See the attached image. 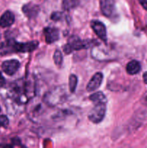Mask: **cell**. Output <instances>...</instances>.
Segmentation results:
<instances>
[{
	"label": "cell",
	"instance_id": "cell-1",
	"mask_svg": "<svg viewBox=\"0 0 147 148\" xmlns=\"http://www.w3.org/2000/svg\"><path fill=\"white\" fill-rule=\"evenodd\" d=\"M35 83L33 79H20L13 84L11 97L18 104H25L35 95Z\"/></svg>",
	"mask_w": 147,
	"mask_h": 148
},
{
	"label": "cell",
	"instance_id": "cell-2",
	"mask_svg": "<svg viewBox=\"0 0 147 148\" xmlns=\"http://www.w3.org/2000/svg\"><path fill=\"white\" fill-rule=\"evenodd\" d=\"M89 100L92 101L94 107L89 111L88 118L94 124H99L105 116L107 98L103 92H97L89 96Z\"/></svg>",
	"mask_w": 147,
	"mask_h": 148
},
{
	"label": "cell",
	"instance_id": "cell-3",
	"mask_svg": "<svg viewBox=\"0 0 147 148\" xmlns=\"http://www.w3.org/2000/svg\"><path fill=\"white\" fill-rule=\"evenodd\" d=\"M66 98V92L63 86H59L53 88L46 93L44 98L46 103L48 106H54L62 103Z\"/></svg>",
	"mask_w": 147,
	"mask_h": 148
},
{
	"label": "cell",
	"instance_id": "cell-4",
	"mask_svg": "<svg viewBox=\"0 0 147 148\" xmlns=\"http://www.w3.org/2000/svg\"><path fill=\"white\" fill-rule=\"evenodd\" d=\"M39 43L37 40L25 42V43H18L14 40H12L7 43V47L14 52H30L35 50L38 46Z\"/></svg>",
	"mask_w": 147,
	"mask_h": 148
},
{
	"label": "cell",
	"instance_id": "cell-5",
	"mask_svg": "<svg viewBox=\"0 0 147 148\" xmlns=\"http://www.w3.org/2000/svg\"><path fill=\"white\" fill-rule=\"evenodd\" d=\"M89 43H86L84 40H81L80 38L76 36H73L69 39L68 43L63 46V51L66 53H71L73 51L81 50V49H85L87 47Z\"/></svg>",
	"mask_w": 147,
	"mask_h": 148
},
{
	"label": "cell",
	"instance_id": "cell-6",
	"mask_svg": "<svg viewBox=\"0 0 147 148\" xmlns=\"http://www.w3.org/2000/svg\"><path fill=\"white\" fill-rule=\"evenodd\" d=\"M99 6L101 12L105 17L111 18L115 15V0H99Z\"/></svg>",
	"mask_w": 147,
	"mask_h": 148
},
{
	"label": "cell",
	"instance_id": "cell-7",
	"mask_svg": "<svg viewBox=\"0 0 147 148\" xmlns=\"http://www.w3.org/2000/svg\"><path fill=\"white\" fill-rule=\"evenodd\" d=\"M90 25L95 34L103 41H107V30L105 25L98 20H92Z\"/></svg>",
	"mask_w": 147,
	"mask_h": 148
},
{
	"label": "cell",
	"instance_id": "cell-8",
	"mask_svg": "<svg viewBox=\"0 0 147 148\" xmlns=\"http://www.w3.org/2000/svg\"><path fill=\"white\" fill-rule=\"evenodd\" d=\"M20 66V63L18 60L11 59V60H7L3 62L1 64V68L7 75H13L18 70Z\"/></svg>",
	"mask_w": 147,
	"mask_h": 148
},
{
	"label": "cell",
	"instance_id": "cell-9",
	"mask_svg": "<svg viewBox=\"0 0 147 148\" xmlns=\"http://www.w3.org/2000/svg\"><path fill=\"white\" fill-rule=\"evenodd\" d=\"M103 79V75L101 72H97L92 76L86 86V90L88 92H93L100 87Z\"/></svg>",
	"mask_w": 147,
	"mask_h": 148
},
{
	"label": "cell",
	"instance_id": "cell-10",
	"mask_svg": "<svg viewBox=\"0 0 147 148\" xmlns=\"http://www.w3.org/2000/svg\"><path fill=\"white\" fill-rule=\"evenodd\" d=\"M44 35L46 41L48 43H53L59 40V31L55 27H47L44 29Z\"/></svg>",
	"mask_w": 147,
	"mask_h": 148
},
{
	"label": "cell",
	"instance_id": "cell-11",
	"mask_svg": "<svg viewBox=\"0 0 147 148\" xmlns=\"http://www.w3.org/2000/svg\"><path fill=\"white\" fill-rule=\"evenodd\" d=\"M14 15L11 11H6L0 17V26L2 27H10L14 23Z\"/></svg>",
	"mask_w": 147,
	"mask_h": 148
},
{
	"label": "cell",
	"instance_id": "cell-12",
	"mask_svg": "<svg viewBox=\"0 0 147 148\" xmlns=\"http://www.w3.org/2000/svg\"><path fill=\"white\" fill-rule=\"evenodd\" d=\"M22 11L26 16L30 18L35 17L39 12V7L37 5L33 4H27L23 6Z\"/></svg>",
	"mask_w": 147,
	"mask_h": 148
},
{
	"label": "cell",
	"instance_id": "cell-13",
	"mask_svg": "<svg viewBox=\"0 0 147 148\" xmlns=\"http://www.w3.org/2000/svg\"><path fill=\"white\" fill-rule=\"evenodd\" d=\"M141 66L139 62L136 60H132L128 62L126 65L127 73L131 75H134L138 74L141 71Z\"/></svg>",
	"mask_w": 147,
	"mask_h": 148
},
{
	"label": "cell",
	"instance_id": "cell-14",
	"mask_svg": "<svg viewBox=\"0 0 147 148\" xmlns=\"http://www.w3.org/2000/svg\"><path fill=\"white\" fill-rule=\"evenodd\" d=\"M78 79L75 75H70L69 79V89L71 92H74L77 86Z\"/></svg>",
	"mask_w": 147,
	"mask_h": 148
},
{
	"label": "cell",
	"instance_id": "cell-15",
	"mask_svg": "<svg viewBox=\"0 0 147 148\" xmlns=\"http://www.w3.org/2000/svg\"><path fill=\"white\" fill-rule=\"evenodd\" d=\"M53 60H54L55 64L57 66H61L63 62V56H62V53L61 51L56 50L54 52L53 54Z\"/></svg>",
	"mask_w": 147,
	"mask_h": 148
},
{
	"label": "cell",
	"instance_id": "cell-16",
	"mask_svg": "<svg viewBox=\"0 0 147 148\" xmlns=\"http://www.w3.org/2000/svg\"><path fill=\"white\" fill-rule=\"evenodd\" d=\"M9 124V119L6 116H0V128L1 127H7Z\"/></svg>",
	"mask_w": 147,
	"mask_h": 148
},
{
	"label": "cell",
	"instance_id": "cell-17",
	"mask_svg": "<svg viewBox=\"0 0 147 148\" xmlns=\"http://www.w3.org/2000/svg\"><path fill=\"white\" fill-rule=\"evenodd\" d=\"M75 4H77V0H65L63 2V6L65 8L73 7Z\"/></svg>",
	"mask_w": 147,
	"mask_h": 148
},
{
	"label": "cell",
	"instance_id": "cell-18",
	"mask_svg": "<svg viewBox=\"0 0 147 148\" xmlns=\"http://www.w3.org/2000/svg\"><path fill=\"white\" fill-rule=\"evenodd\" d=\"M138 1L143 7V8L147 10V0H138Z\"/></svg>",
	"mask_w": 147,
	"mask_h": 148
},
{
	"label": "cell",
	"instance_id": "cell-19",
	"mask_svg": "<svg viewBox=\"0 0 147 148\" xmlns=\"http://www.w3.org/2000/svg\"><path fill=\"white\" fill-rule=\"evenodd\" d=\"M61 15V13L55 12V13H53V14H52L51 18L53 19V20H59V18H60Z\"/></svg>",
	"mask_w": 147,
	"mask_h": 148
},
{
	"label": "cell",
	"instance_id": "cell-20",
	"mask_svg": "<svg viewBox=\"0 0 147 148\" xmlns=\"http://www.w3.org/2000/svg\"><path fill=\"white\" fill-rule=\"evenodd\" d=\"M4 85H5V79L1 73H0V88H2Z\"/></svg>",
	"mask_w": 147,
	"mask_h": 148
},
{
	"label": "cell",
	"instance_id": "cell-21",
	"mask_svg": "<svg viewBox=\"0 0 147 148\" xmlns=\"http://www.w3.org/2000/svg\"><path fill=\"white\" fill-rule=\"evenodd\" d=\"M142 99H143V103H144L146 106H147V92L144 94Z\"/></svg>",
	"mask_w": 147,
	"mask_h": 148
},
{
	"label": "cell",
	"instance_id": "cell-22",
	"mask_svg": "<svg viewBox=\"0 0 147 148\" xmlns=\"http://www.w3.org/2000/svg\"><path fill=\"white\" fill-rule=\"evenodd\" d=\"M143 79H144V83H146L147 85V72L144 74V75H143Z\"/></svg>",
	"mask_w": 147,
	"mask_h": 148
},
{
	"label": "cell",
	"instance_id": "cell-23",
	"mask_svg": "<svg viewBox=\"0 0 147 148\" xmlns=\"http://www.w3.org/2000/svg\"><path fill=\"white\" fill-rule=\"evenodd\" d=\"M0 111H1V108H0Z\"/></svg>",
	"mask_w": 147,
	"mask_h": 148
}]
</instances>
